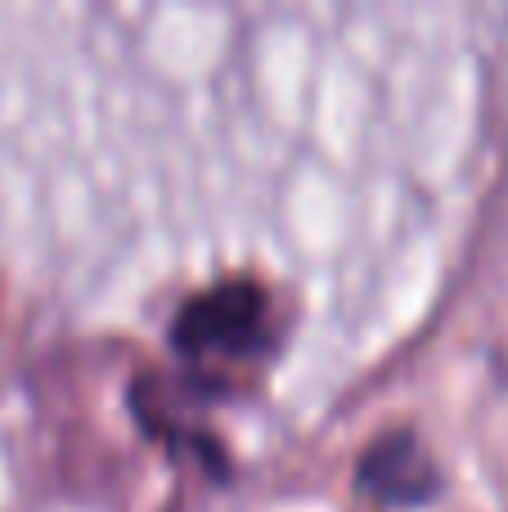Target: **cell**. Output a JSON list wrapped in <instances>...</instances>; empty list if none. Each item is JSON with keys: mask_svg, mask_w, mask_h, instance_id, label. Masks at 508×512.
Wrapping results in <instances>:
<instances>
[{"mask_svg": "<svg viewBox=\"0 0 508 512\" xmlns=\"http://www.w3.org/2000/svg\"><path fill=\"white\" fill-rule=\"evenodd\" d=\"M266 292L252 279H230L189 297L171 328V346L189 360L207 355H252L266 342Z\"/></svg>", "mask_w": 508, "mask_h": 512, "instance_id": "cell-1", "label": "cell"}, {"mask_svg": "<svg viewBox=\"0 0 508 512\" xmlns=\"http://www.w3.org/2000/svg\"><path fill=\"white\" fill-rule=\"evenodd\" d=\"M356 486L365 490V495L383 499V504L419 508L437 495L441 477H437V463H432L428 450L419 445V436L414 432H387L360 454Z\"/></svg>", "mask_w": 508, "mask_h": 512, "instance_id": "cell-2", "label": "cell"}]
</instances>
